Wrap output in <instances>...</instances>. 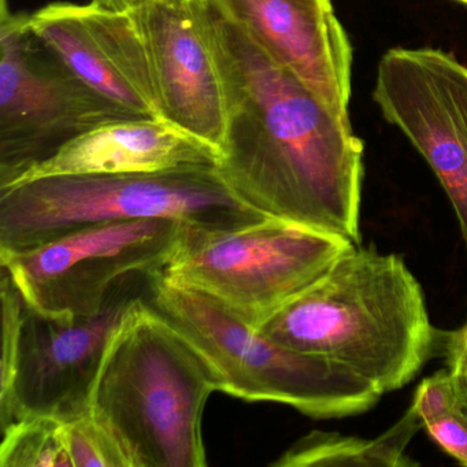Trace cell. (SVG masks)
Wrapping results in <instances>:
<instances>
[{"label": "cell", "instance_id": "6da1fadb", "mask_svg": "<svg viewBox=\"0 0 467 467\" xmlns=\"http://www.w3.org/2000/svg\"><path fill=\"white\" fill-rule=\"evenodd\" d=\"M225 88L218 174L248 207L362 244L363 143L291 73L204 0Z\"/></svg>", "mask_w": 467, "mask_h": 467}, {"label": "cell", "instance_id": "7a4b0ae2", "mask_svg": "<svg viewBox=\"0 0 467 467\" xmlns=\"http://www.w3.org/2000/svg\"><path fill=\"white\" fill-rule=\"evenodd\" d=\"M288 348L348 368L379 393L411 382L439 352L425 294L396 254L352 245L255 327Z\"/></svg>", "mask_w": 467, "mask_h": 467}, {"label": "cell", "instance_id": "3957f363", "mask_svg": "<svg viewBox=\"0 0 467 467\" xmlns=\"http://www.w3.org/2000/svg\"><path fill=\"white\" fill-rule=\"evenodd\" d=\"M223 389L214 363L144 295L111 338L91 415L130 467H204L202 417Z\"/></svg>", "mask_w": 467, "mask_h": 467}, {"label": "cell", "instance_id": "277c9868", "mask_svg": "<svg viewBox=\"0 0 467 467\" xmlns=\"http://www.w3.org/2000/svg\"><path fill=\"white\" fill-rule=\"evenodd\" d=\"M144 218L229 231L267 215L240 201L215 168L43 177L0 190V254L29 250L95 223Z\"/></svg>", "mask_w": 467, "mask_h": 467}, {"label": "cell", "instance_id": "5b68a950", "mask_svg": "<svg viewBox=\"0 0 467 467\" xmlns=\"http://www.w3.org/2000/svg\"><path fill=\"white\" fill-rule=\"evenodd\" d=\"M146 299L214 363L223 393L285 404L317 420L363 414L381 399L348 368L275 343L223 303L158 270L150 273Z\"/></svg>", "mask_w": 467, "mask_h": 467}, {"label": "cell", "instance_id": "8992f818", "mask_svg": "<svg viewBox=\"0 0 467 467\" xmlns=\"http://www.w3.org/2000/svg\"><path fill=\"white\" fill-rule=\"evenodd\" d=\"M354 243L280 218L229 231L182 226L158 272L256 327L316 283Z\"/></svg>", "mask_w": 467, "mask_h": 467}, {"label": "cell", "instance_id": "52a82bcc", "mask_svg": "<svg viewBox=\"0 0 467 467\" xmlns=\"http://www.w3.org/2000/svg\"><path fill=\"white\" fill-rule=\"evenodd\" d=\"M150 273L128 275L92 316H53L24 300L12 358L2 362V431L26 418L70 422L91 414L92 395L111 338L149 288Z\"/></svg>", "mask_w": 467, "mask_h": 467}, {"label": "cell", "instance_id": "ba28073f", "mask_svg": "<svg viewBox=\"0 0 467 467\" xmlns=\"http://www.w3.org/2000/svg\"><path fill=\"white\" fill-rule=\"evenodd\" d=\"M0 9V190L81 133L136 116L81 81L28 26Z\"/></svg>", "mask_w": 467, "mask_h": 467}, {"label": "cell", "instance_id": "9c48e42d", "mask_svg": "<svg viewBox=\"0 0 467 467\" xmlns=\"http://www.w3.org/2000/svg\"><path fill=\"white\" fill-rule=\"evenodd\" d=\"M182 226L163 218L95 223L29 250L0 254V265L31 307L92 316L119 281L160 270Z\"/></svg>", "mask_w": 467, "mask_h": 467}, {"label": "cell", "instance_id": "30bf717a", "mask_svg": "<svg viewBox=\"0 0 467 467\" xmlns=\"http://www.w3.org/2000/svg\"><path fill=\"white\" fill-rule=\"evenodd\" d=\"M373 99L439 180L467 251V67L436 48H392Z\"/></svg>", "mask_w": 467, "mask_h": 467}, {"label": "cell", "instance_id": "8fae6325", "mask_svg": "<svg viewBox=\"0 0 467 467\" xmlns=\"http://www.w3.org/2000/svg\"><path fill=\"white\" fill-rule=\"evenodd\" d=\"M204 0H150L133 12L161 119L212 144L225 138V88L206 31Z\"/></svg>", "mask_w": 467, "mask_h": 467}, {"label": "cell", "instance_id": "7c38bea8", "mask_svg": "<svg viewBox=\"0 0 467 467\" xmlns=\"http://www.w3.org/2000/svg\"><path fill=\"white\" fill-rule=\"evenodd\" d=\"M28 26L98 94L136 116L161 119L146 47L132 13L114 12L95 2H54L29 15Z\"/></svg>", "mask_w": 467, "mask_h": 467}, {"label": "cell", "instance_id": "4fadbf2b", "mask_svg": "<svg viewBox=\"0 0 467 467\" xmlns=\"http://www.w3.org/2000/svg\"><path fill=\"white\" fill-rule=\"evenodd\" d=\"M330 110L348 117L352 47L332 0H210Z\"/></svg>", "mask_w": 467, "mask_h": 467}, {"label": "cell", "instance_id": "5bb4252c", "mask_svg": "<svg viewBox=\"0 0 467 467\" xmlns=\"http://www.w3.org/2000/svg\"><path fill=\"white\" fill-rule=\"evenodd\" d=\"M218 158L220 152L212 144L165 119L130 117L81 133L47 160L32 166L13 185L51 176L215 168Z\"/></svg>", "mask_w": 467, "mask_h": 467}, {"label": "cell", "instance_id": "9a60e30c", "mask_svg": "<svg viewBox=\"0 0 467 467\" xmlns=\"http://www.w3.org/2000/svg\"><path fill=\"white\" fill-rule=\"evenodd\" d=\"M422 428V420L410 406L398 422L374 439L338 431H311L281 453L272 466H418L406 451Z\"/></svg>", "mask_w": 467, "mask_h": 467}, {"label": "cell", "instance_id": "2e32d148", "mask_svg": "<svg viewBox=\"0 0 467 467\" xmlns=\"http://www.w3.org/2000/svg\"><path fill=\"white\" fill-rule=\"evenodd\" d=\"M0 466L73 467L65 422L36 417L17 420L2 431Z\"/></svg>", "mask_w": 467, "mask_h": 467}, {"label": "cell", "instance_id": "e0dca14e", "mask_svg": "<svg viewBox=\"0 0 467 467\" xmlns=\"http://www.w3.org/2000/svg\"><path fill=\"white\" fill-rule=\"evenodd\" d=\"M65 436L73 467H130L116 440L91 414L65 423Z\"/></svg>", "mask_w": 467, "mask_h": 467}, {"label": "cell", "instance_id": "ac0fdd59", "mask_svg": "<svg viewBox=\"0 0 467 467\" xmlns=\"http://www.w3.org/2000/svg\"><path fill=\"white\" fill-rule=\"evenodd\" d=\"M462 406L463 400L447 368L423 379L415 390L411 403L418 418L422 420L423 428L426 423L456 411Z\"/></svg>", "mask_w": 467, "mask_h": 467}, {"label": "cell", "instance_id": "d6986e66", "mask_svg": "<svg viewBox=\"0 0 467 467\" xmlns=\"http://www.w3.org/2000/svg\"><path fill=\"white\" fill-rule=\"evenodd\" d=\"M429 437L448 455L467 466V409L450 412L426 423Z\"/></svg>", "mask_w": 467, "mask_h": 467}, {"label": "cell", "instance_id": "ffe728a7", "mask_svg": "<svg viewBox=\"0 0 467 467\" xmlns=\"http://www.w3.org/2000/svg\"><path fill=\"white\" fill-rule=\"evenodd\" d=\"M439 352L459 395L467 400V322L458 329L440 332Z\"/></svg>", "mask_w": 467, "mask_h": 467}, {"label": "cell", "instance_id": "44dd1931", "mask_svg": "<svg viewBox=\"0 0 467 467\" xmlns=\"http://www.w3.org/2000/svg\"><path fill=\"white\" fill-rule=\"evenodd\" d=\"M105 9L119 13H133L149 4L150 0H92Z\"/></svg>", "mask_w": 467, "mask_h": 467}, {"label": "cell", "instance_id": "7402d4cb", "mask_svg": "<svg viewBox=\"0 0 467 467\" xmlns=\"http://www.w3.org/2000/svg\"><path fill=\"white\" fill-rule=\"evenodd\" d=\"M456 2H459V4L464 5V6H467V0H456Z\"/></svg>", "mask_w": 467, "mask_h": 467}, {"label": "cell", "instance_id": "603a6c76", "mask_svg": "<svg viewBox=\"0 0 467 467\" xmlns=\"http://www.w3.org/2000/svg\"><path fill=\"white\" fill-rule=\"evenodd\" d=\"M462 400H463V407H464V409H467V400H466V399H462Z\"/></svg>", "mask_w": 467, "mask_h": 467}]
</instances>
